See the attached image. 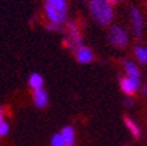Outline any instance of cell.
Listing matches in <instances>:
<instances>
[{
	"mask_svg": "<svg viewBox=\"0 0 147 146\" xmlns=\"http://www.w3.org/2000/svg\"><path fill=\"white\" fill-rule=\"evenodd\" d=\"M68 4L67 0H45L43 1V13L47 22L64 26L67 20Z\"/></svg>",
	"mask_w": 147,
	"mask_h": 146,
	"instance_id": "obj_1",
	"label": "cell"
},
{
	"mask_svg": "<svg viewBox=\"0 0 147 146\" xmlns=\"http://www.w3.org/2000/svg\"><path fill=\"white\" fill-rule=\"evenodd\" d=\"M88 11L100 26H108L114 17L113 5L107 0H88Z\"/></svg>",
	"mask_w": 147,
	"mask_h": 146,
	"instance_id": "obj_2",
	"label": "cell"
},
{
	"mask_svg": "<svg viewBox=\"0 0 147 146\" xmlns=\"http://www.w3.org/2000/svg\"><path fill=\"white\" fill-rule=\"evenodd\" d=\"M64 31H66V36L63 40L64 48H67L71 52H75L78 48L83 45V36L79 26L76 25V22L67 21L64 25Z\"/></svg>",
	"mask_w": 147,
	"mask_h": 146,
	"instance_id": "obj_3",
	"label": "cell"
},
{
	"mask_svg": "<svg viewBox=\"0 0 147 146\" xmlns=\"http://www.w3.org/2000/svg\"><path fill=\"white\" fill-rule=\"evenodd\" d=\"M108 40H109V42L112 46L122 49L129 43V34L122 26H119V25H113V26L109 28Z\"/></svg>",
	"mask_w": 147,
	"mask_h": 146,
	"instance_id": "obj_4",
	"label": "cell"
},
{
	"mask_svg": "<svg viewBox=\"0 0 147 146\" xmlns=\"http://www.w3.org/2000/svg\"><path fill=\"white\" fill-rule=\"evenodd\" d=\"M130 24H131V31L137 40H141L142 34H143V28H144V21L143 16H142L141 11L135 7L130 9Z\"/></svg>",
	"mask_w": 147,
	"mask_h": 146,
	"instance_id": "obj_5",
	"label": "cell"
},
{
	"mask_svg": "<svg viewBox=\"0 0 147 146\" xmlns=\"http://www.w3.org/2000/svg\"><path fill=\"white\" fill-rule=\"evenodd\" d=\"M118 83H119V88L126 96H133L137 91H139L141 88V82L139 80L131 79L129 76L123 75L118 78Z\"/></svg>",
	"mask_w": 147,
	"mask_h": 146,
	"instance_id": "obj_6",
	"label": "cell"
},
{
	"mask_svg": "<svg viewBox=\"0 0 147 146\" xmlns=\"http://www.w3.org/2000/svg\"><path fill=\"white\" fill-rule=\"evenodd\" d=\"M74 53H75V58H76V61L79 62V63H82V65L91 63V62L93 61V58H95L93 52H92L91 49H89L88 46H86V45H82L80 48H78Z\"/></svg>",
	"mask_w": 147,
	"mask_h": 146,
	"instance_id": "obj_7",
	"label": "cell"
},
{
	"mask_svg": "<svg viewBox=\"0 0 147 146\" xmlns=\"http://www.w3.org/2000/svg\"><path fill=\"white\" fill-rule=\"evenodd\" d=\"M32 97H33L34 107L38 108V109H43L49 104V94H47V91L45 88H40L33 91Z\"/></svg>",
	"mask_w": 147,
	"mask_h": 146,
	"instance_id": "obj_8",
	"label": "cell"
},
{
	"mask_svg": "<svg viewBox=\"0 0 147 146\" xmlns=\"http://www.w3.org/2000/svg\"><path fill=\"white\" fill-rule=\"evenodd\" d=\"M122 67H123V73H125L126 76L141 82V71H139L138 66L133 61H130V59H123Z\"/></svg>",
	"mask_w": 147,
	"mask_h": 146,
	"instance_id": "obj_9",
	"label": "cell"
},
{
	"mask_svg": "<svg viewBox=\"0 0 147 146\" xmlns=\"http://www.w3.org/2000/svg\"><path fill=\"white\" fill-rule=\"evenodd\" d=\"M43 82H45V79H43V76L40 73H32L29 75V78H28V84L33 91L43 88Z\"/></svg>",
	"mask_w": 147,
	"mask_h": 146,
	"instance_id": "obj_10",
	"label": "cell"
},
{
	"mask_svg": "<svg viewBox=\"0 0 147 146\" xmlns=\"http://www.w3.org/2000/svg\"><path fill=\"white\" fill-rule=\"evenodd\" d=\"M59 133L62 134V137H63L66 145L74 146V143H75V129H74L71 125H66V126H63Z\"/></svg>",
	"mask_w": 147,
	"mask_h": 146,
	"instance_id": "obj_11",
	"label": "cell"
},
{
	"mask_svg": "<svg viewBox=\"0 0 147 146\" xmlns=\"http://www.w3.org/2000/svg\"><path fill=\"white\" fill-rule=\"evenodd\" d=\"M123 122H125L126 129H127L129 133L131 134L133 137L134 138L141 137V128H139V125H138L134 120L130 119V117H125V119H123Z\"/></svg>",
	"mask_w": 147,
	"mask_h": 146,
	"instance_id": "obj_12",
	"label": "cell"
},
{
	"mask_svg": "<svg viewBox=\"0 0 147 146\" xmlns=\"http://www.w3.org/2000/svg\"><path fill=\"white\" fill-rule=\"evenodd\" d=\"M134 57L141 65H147V46H142V45L135 46Z\"/></svg>",
	"mask_w": 147,
	"mask_h": 146,
	"instance_id": "obj_13",
	"label": "cell"
},
{
	"mask_svg": "<svg viewBox=\"0 0 147 146\" xmlns=\"http://www.w3.org/2000/svg\"><path fill=\"white\" fill-rule=\"evenodd\" d=\"M50 146H66L64 140L61 133H55L54 136H53L51 140H50Z\"/></svg>",
	"mask_w": 147,
	"mask_h": 146,
	"instance_id": "obj_14",
	"label": "cell"
},
{
	"mask_svg": "<svg viewBox=\"0 0 147 146\" xmlns=\"http://www.w3.org/2000/svg\"><path fill=\"white\" fill-rule=\"evenodd\" d=\"M9 132V124L4 120L1 124H0V137H4V136H7Z\"/></svg>",
	"mask_w": 147,
	"mask_h": 146,
	"instance_id": "obj_15",
	"label": "cell"
},
{
	"mask_svg": "<svg viewBox=\"0 0 147 146\" xmlns=\"http://www.w3.org/2000/svg\"><path fill=\"white\" fill-rule=\"evenodd\" d=\"M46 29L49 32H61L62 29H63V26H61V25H55V24H51V22H46Z\"/></svg>",
	"mask_w": 147,
	"mask_h": 146,
	"instance_id": "obj_16",
	"label": "cell"
},
{
	"mask_svg": "<svg viewBox=\"0 0 147 146\" xmlns=\"http://www.w3.org/2000/svg\"><path fill=\"white\" fill-rule=\"evenodd\" d=\"M123 104H125V107H127V108H131L133 104H134V100L131 99V96H127V99H125Z\"/></svg>",
	"mask_w": 147,
	"mask_h": 146,
	"instance_id": "obj_17",
	"label": "cell"
},
{
	"mask_svg": "<svg viewBox=\"0 0 147 146\" xmlns=\"http://www.w3.org/2000/svg\"><path fill=\"white\" fill-rule=\"evenodd\" d=\"M139 91H141V95H142V96H147V86H141Z\"/></svg>",
	"mask_w": 147,
	"mask_h": 146,
	"instance_id": "obj_18",
	"label": "cell"
},
{
	"mask_svg": "<svg viewBox=\"0 0 147 146\" xmlns=\"http://www.w3.org/2000/svg\"><path fill=\"white\" fill-rule=\"evenodd\" d=\"M4 121V109L3 108H0V124Z\"/></svg>",
	"mask_w": 147,
	"mask_h": 146,
	"instance_id": "obj_19",
	"label": "cell"
},
{
	"mask_svg": "<svg viewBox=\"0 0 147 146\" xmlns=\"http://www.w3.org/2000/svg\"><path fill=\"white\" fill-rule=\"evenodd\" d=\"M108 3H110L112 4V5H113V4H116V3H118V0H107Z\"/></svg>",
	"mask_w": 147,
	"mask_h": 146,
	"instance_id": "obj_20",
	"label": "cell"
},
{
	"mask_svg": "<svg viewBox=\"0 0 147 146\" xmlns=\"http://www.w3.org/2000/svg\"><path fill=\"white\" fill-rule=\"evenodd\" d=\"M123 146H130V145H123Z\"/></svg>",
	"mask_w": 147,
	"mask_h": 146,
	"instance_id": "obj_21",
	"label": "cell"
},
{
	"mask_svg": "<svg viewBox=\"0 0 147 146\" xmlns=\"http://www.w3.org/2000/svg\"><path fill=\"white\" fill-rule=\"evenodd\" d=\"M66 146H71V145H66Z\"/></svg>",
	"mask_w": 147,
	"mask_h": 146,
	"instance_id": "obj_22",
	"label": "cell"
}]
</instances>
